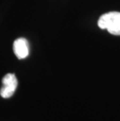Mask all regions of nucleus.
Returning a JSON list of instances; mask_svg holds the SVG:
<instances>
[{
  "mask_svg": "<svg viewBox=\"0 0 120 121\" xmlns=\"http://www.w3.org/2000/svg\"><path fill=\"white\" fill-rule=\"evenodd\" d=\"M98 25L112 35L120 36V12H109L100 17Z\"/></svg>",
  "mask_w": 120,
  "mask_h": 121,
  "instance_id": "f257e3e1",
  "label": "nucleus"
},
{
  "mask_svg": "<svg viewBox=\"0 0 120 121\" xmlns=\"http://www.w3.org/2000/svg\"><path fill=\"white\" fill-rule=\"evenodd\" d=\"M18 81L13 73H7L2 78V87L0 90V95L4 99H9L13 95L16 91Z\"/></svg>",
  "mask_w": 120,
  "mask_h": 121,
  "instance_id": "f03ea898",
  "label": "nucleus"
},
{
  "mask_svg": "<svg viewBox=\"0 0 120 121\" xmlns=\"http://www.w3.org/2000/svg\"><path fill=\"white\" fill-rule=\"evenodd\" d=\"M13 52L19 60H23L29 55V45L26 38H20L14 41Z\"/></svg>",
  "mask_w": 120,
  "mask_h": 121,
  "instance_id": "7ed1b4c3",
  "label": "nucleus"
}]
</instances>
